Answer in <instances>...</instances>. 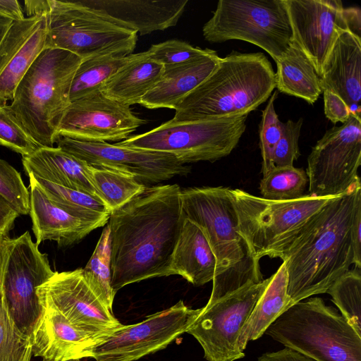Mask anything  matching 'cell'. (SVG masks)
Segmentation results:
<instances>
[{
    "instance_id": "obj_1",
    "label": "cell",
    "mask_w": 361,
    "mask_h": 361,
    "mask_svg": "<svg viewBox=\"0 0 361 361\" xmlns=\"http://www.w3.org/2000/svg\"><path fill=\"white\" fill-rule=\"evenodd\" d=\"M178 184L147 188L110 213L111 287L171 275L185 216Z\"/></svg>"
},
{
    "instance_id": "obj_2",
    "label": "cell",
    "mask_w": 361,
    "mask_h": 361,
    "mask_svg": "<svg viewBox=\"0 0 361 361\" xmlns=\"http://www.w3.org/2000/svg\"><path fill=\"white\" fill-rule=\"evenodd\" d=\"M361 204L360 178L336 196L293 243L285 259L291 306L325 293L354 263L353 224Z\"/></svg>"
},
{
    "instance_id": "obj_3",
    "label": "cell",
    "mask_w": 361,
    "mask_h": 361,
    "mask_svg": "<svg viewBox=\"0 0 361 361\" xmlns=\"http://www.w3.org/2000/svg\"><path fill=\"white\" fill-rule=\"evenodd\" d=\"M180 197L185 218L203 231L216 257V268L207 302L264 280L259 261L254 257L239 232L231 188H189L181 190Z\"/></svg>"
},
{
    "instance_id": "obj_4",
    "label": "cell",
    "mask_w": 361,
    "mask_h": 361,
    "mask_svg": "<svg viewBox=\"0 0 361 361\" xmlns=\"http://www.w3.org/2000/svg\"><path fill=\"white\" fill-rule=\"evenodd\" d=\"M276 87L272 65L263 53L233 51L176 106L175 123L240 117L266 102Z\"/></svg>"
},
{
    "instance_id": "obj_5",
    "label": "cell",
    "mask_w": 361,
    "mask_h": 361,
    "mask_svg": "<svg viewBox=\"0 0 361 361\" xmlns=\"http://www.w3.org/2000/svg\"><path fill=\"white\" fill-rule=\"evenodd\" d=\"M81 61L68 51L46 48L16 88L9 107L39 147H54L59 139L58 127Z\"/></svg>"
},
{
    "instance_id": "obj_6",
    "label": "cell",
    "mask_w": 361,
    "mask_h": 361,
    "mask_svg": "<svg viewBox=\"0 0 361 361\" xmlns=\"http://www.w3.org/2000/svg\"><path fill=\"white\" fill-rule=\"evenodd\" d=\"M238 230L254 257L285 259L293 243L319 212L336 196L309 194L289 200H272L240 189H231Z\"/></svg>"
},
{
    "instance_id": "obj_7",
    "label": "cell",
    "mask_w": 361,
    "mask_h": 361,
    "mask_svg": "<svg viewBox=\"0 0 361 361\" xmlns=\"http://www.w3.org/2000/svg\"><path fill=\"white\" fill-rule=\"evenodd\" d=\"M265 334L315 361H361V335L319 298L293 304Z\"/></svg>"
},
{
    "instance_id": "obj_8",
    "label": "cell",
    "mask_w": 361,
    "mask_h": 361,
    "mask_svg": "<svg viewBox=\"0 0 361 361\" xmlns=\"http://www.w3.org/2000/svg\"><path fill=\"white\" fill-rule=\"evenodd\" d=\"M46 48L68 51L82 61L102 56H128L137 32L104 11L79 1L49 0Z\"/></svg>"
},
{
    "instance_id": "obj_9",
    "label": "cell",
    "mask_w": 361,
    "mask_h": 361,
    "mask_svg": "<svg viewBox=\"0 0 361 361\" xmlns=\"http://www.w3.org/2000/svg\"><path fill=\"white\" fill-rule=\"evenodd\" d=\"M202 33L212 43L231 39L250 42L267 51L274 61L286 52L293 40L284 0H220Z\"/></svg>"
},
{
    "instance_id": "obj_10",
    "label": "cell",
    "mask_w": 361,
    "mask_h": 361,
    "mask_svg": "<svg viewBox=\"0 0 361 361\" xmlns=\"http://www.w3.org/2000/svg\"><path fill=\"white\" fill-rule=\"evenodd\" d=\"M247 115L175 123L170 121L116 144L171 154L183 164L214 161L228 156L246 128Z\"/></svg>"
},
{
    "instance_id": "obj_11",
    "label": "cell",
    "mask_w": 361,
    "mask_h": 361,
    "mask_svg": "<svg viewBox=\"0 0 361 361\" xmlns=\"http://www.w3.org/2000/svg\"><path fill=\"white\" fill-rule=\"evenodd\" d=\"M54 272L47 254L41 252L28 231L15 238L5 237L1 270L4 296L13 321L25 335L31 337L41 314L37 288Z\"/></svg>"
},
{
    "instance_id": "obj_12",
    "label": "cell",
    "mask_w": 361,
    "mask_h": 361,
    "mask_svg": "<svg viewBox=\"0 0 361 361\" xmlns=\"http://www.w3.org/2000/svg\"><path fill=\"white\" fill-rule=\"evenodd\" d=\"M269 280L247 284L198 309L185 333L199 342L207 361H235L245 356L238 348V338Z\"/></svg>"
},
{
    "instance_id": "obj_13",
    "label": "cell",
    "mask_w": 361,
    "mask_h": 361,
    "mask_svg": "<svg viewBox=\"0 0 361 361\" xmlns=\"http://www.w3.org/2000/svg\"><path fill=\"white\" fill-rule=\"evenodd\" d=\"M361 119L351 116L340 126L326 131L307 158L309 195H340L360 179Z\"/></svg>"
},
{
    "instance_id": "obj_14",
    "label": "cell",
    "mask_w": 361,
    "mask_h": 361,
    "mask_svg": "<svg viewBox=\"0 0 361 361\" xmlns=\"http://www.w3.org/2000/svg\"><path fill=\"white\" fill-rule=\"evenodd\" d=\"M198 313L183 300L151 314L144 321L122 325L101 343L91 348L89 357L96 361H135L165 348L185 333Z\"/></svg>"
},
{
    "instance_id": "obj_15",
    "label": "cell",
    "mask_w": 361,
    "mask_h": 361,
    "mask_svg": "<svg viewBox=\"0 0 361 361\" xmlns=\"http://www.w3.org/2000/svg\"><path fill=\"white\" fill-rule=\"evenodd\" d=\"M56 144L89 165L129 173L142 183L167 180L176 176H186L191 171L175 156L165 152L66 137H60Z\"/></svg>"
},
{
    "instance_id": "obj_16",
    "label": "cell",
    "mask_w": 361,
    "mask_h": 361,
    "mask_svg": "<svg viewBox=\"0 0 361 361\" xmlns=\"http://www.w3.org/2000/svg\"><path fill=\"white\" fill-rule=\"evenodd\" d=\"M146 123L129 106L111 100L97 90L69 103L57 134L59 138L82 141H122Z\"/></svg>"
},
{
    "instance_id": "obj_17",
    "label": "cell",
    "mask_w": 361,
    "mask_h": 361,
    "mask_svg": "<svg viewBox=\"0 0 361 361\" xmlns=\"http://www.w3.org/2000/svg\"><path fill=\"white\" fill-rule=\"evenodd\" d=\"M36 292L41 307L58 310L86 331L110 335L123 325L91 290L82 269L55 271Z\"/></svg>"
},
{
    "instance_id": "obj_18",
    "label": "cell",
    "mask_w": 361,
    "mask_h": 361,
    "mask_svg": "<svg viewBox=\"0 0 361 361\" xmlns=\"http://www.w3.org/2000/svg\"><path fill=\"white\" fill-rule=\"evenodd\" d=\"M293 41L310 61L320 77L337 37L348 30L340 0H284Z\"/></svg>"
},
{
    "instance_id": "obj_19",
    "label": "cell",
    "mask_w": 361,
    "mask_h": 361,
    "mask_svg": "<svg viewBox=\"0 0 361 361\" xmlns=\"http://www.w3.org/2000/svg\"><path fill=\"white\" fill-rule=\"evenodd\" d=\"M47 19L35 15L13 20L0 43V104L12 100L18 83L46 49Z\"/></svg>"
},
{
    "instance_id": "obj_20",
    "label": "cell",
    "mask_w": 361,
    "mask_h": 361,
    "mask_svg": "<svg viewBox=\"0 0 361 361\" xmlns=\"http://www.w3.org/2000/svg\"><path fill=\"white\" fill-rule=\"evenodd\" d=\"M41 307L31 336L35 357L53 361L89 357L90 349L109 336L82 329L71 323L58 310Z\"/></svg>"
},
{
    "instance_id": "obj_21",
    "label": "cell",
    "mask_w": 361,
    "mask_h": 361,
    "mask_svg": "<svg viewBox=\"0 0 361 361\" xmlns=\"http://www.w3.org/2000/svg\"><path fill=\"white\" fill-rule=\"evenodd\" d=\"M323 91L338 96L350 114L361 118V37L348 30L337 37L320 76Z\"/></svg>"
},
{
    "instance_id": "obj_22",
    "label": "cell",
    "mask_w": 361,
    "mask_h": 361,
    "mask_svg": "<svg viewBox=\"0 0 361 361\" xmlns=\"http://www.w3.org/2000/svg\"><path fill=\"white\" fill-rule=\"evenodd\" d=\"M123 23L141 35L175 26L188 0H80Z\"/></svg>"
},
{
    "instance_id": "obj_23",
    "label": "cell",
    "mask_w": 361,
    "mask_h": 361,
    "mask_svg": "<svg viewBox=\"0 0 361 361\" xmlns=\"http://www.w3.org/2000/svg\"><path fill=\"white\" fill-rule=\"evenodd\" d=\"M30 179V215L36 243L50 240L60 247L80 242L95 226L75 217L53 204L31 174Z\"/></svg>"
},
{
    "instance_id": "obj_24",
    "label": "cell",
    "mask_w": 361,
    "mask_h": 361,
    "mask_svg": "<svg viewBox=\"0 0 361 361\" xmlns=\"http://www.w3.org/2000/svg\"><path fill=\"white\" fill-rule=\"evenodd\" d=\"M220 59L213 50L192 61L164 67L161 78L141 99L140 104L149 109H175L187 94L213 72Z\"/></svg>"
},
{
    "instance_id": "obj_25",
    "label": "cell",
    "mask_w": 361,
    "mask_h": 361,
    "mask_svg": "<svg viewBox=\"0 0 361 361\" xmlns=\"http://www.w3.org/2000/svg\"><path fill=\"white\" fill-rule=\"evenodd\" d=\"M22 162L27 175L31 173L100 200L87 178V164L59 147H39L30 154L23 156Z\"/></svg>"
},
{
    "instance_id": "obj_26",
    "label": "cell",
    "mask_w": 361,
    "mask_h": 361,
    "mask_svg": "<svg viewBox=\"0 0 361 361\" xmlns=\"http://www.w3.org/2000/svg\"><path fill=\"white\" fill-rule=\"evenodd\" d=\"M216 268V257L203 231L185 218L172 255L171 275L200 286L213 281Z\"/></svg>"
},
{
    "instance_id": "obj_27",
    "label": "cell",
    "mask_w": 361,
    "mask_h": 361,
    "mask_svg": "<svg viewBox=\"0 0 361 361\" xmlns=\"http://www.w3.org/2000/svg\"><path fill=\"white\" fill-rule=\"evenodd\" d=\"M164 66L151 59L146 51L132 54L131 59L106 80L99 90L120 104H140L159 82Z\"/></svg>"
},
{
    "instance_id": "obj_28",
    "label": "cell",
    "mask_w": 361,
    "mask_h": 361,
    "mask_svg": "<svg viewBox=\"0 0 361 361\" xmlns=\"http://www.w3.org/2000/svg\"><path fill=\"white\" fill-rule=\"evenodd\" d=\"M287 286L286 264L283 262L270 276L269 283L241 329L238 341L240 351L244 352L248 341L260 338L279 315L291 306Z\"/></svg>"
},
{
    "instance_id": "obj_29",
    "label": "cell",
    "mask_w": 361,
    "mask_h": 361,
    "mask_svg": "<svg viewBox=\"0 0 361 361\" xmlns=\"http://www.w3.org/2000/svg\"><path fill=\"white\" fill-rule=\"evenodd\" d=\"M276 87L284 94L314 104L322 92L320 77L313 65L292 40L286 52L276 61Z\"/></svg>"
},
{
    "instance_id": "obj_30",
    "label": "cell",
    "mask_w": 361,
    "mask_h": 361,
    "mask_svg": "<svg viewBox=\"0 0 361 361\" xmlns=\"http://www.w3.org/2000/svg\"><path fill=\"white\" fill-rule=\"evenodd\" d=\"M31 175L48 199L66 212L97 228L107 224L110 212L100 200L87 194Z\"/></svg>"
},
{
    "instance_id": "obj_31",
    "label": "cell",
    "mask_w": 361,
    "mask_h": 361,
    "mask_svg": "<svg viewBox=\"0 0 361 361\" xmlns=\"http://www.w3.org/2000/svg\"><path fill=\"white\" fill-rule=\"evenodd\" d=\"M87 176L110 213L142 193L147 186L133 176L118 170L86 166Z\"/></svg>"
},
{
    "instance_id": "obj_32",
    "label": "cell",
    "mask_w": 361,
    "mask_h": 361,
    "mask_svg": "<svg viewBox=\"0 0 361 361\" xmlns=\"http://www.w3.org/2000/svg\"><path fill=\"white\" fill-rule=\"evenodd\" d=\"M131 56L132 54L128 56L108 55L82 61L72 80L70 102L99 90Z\"/></svg>"
},
{
    "instance_id": "obj_33",
    "label": "cell",
    "mask_w": 361,
    "mask_h": 361,
    "mask_svg": "<svg viewBox=\"0 0 361 361\" xmlns=\"http://www.w3.org/2000/svg\"><path fill=\"white\" fill-rule=\"evenodd\" d=\"M87 283L97 296L110 309L116 292L111 287V242L109 228L106 225L95 249L82 269Z\"/></svg>"
},
{
    "instance_id": "obj_34",
    "label": "cell",
    "mask_w": 361,
    "mask_h": 361,
    "mask_svg": "<svg viewBox=\"0 0 361 361\" xmlns=\"http://www.w3.org/2000/svg\"><path fill=\"white\" fill-rule=\"evenodd\" d=\"M0 268V361H30L32 355L31 337L18 328L5 299Z\"/></svg>"
},
{
    "instance_id": "obj_35",
    "label": "cell",
    "mask_w": 361,
    "mask_h": 361,
    "mask_svg": "<svg viewBox=\"0 0 361 361\" xmlns=\"http://www.w3.org/2000/svg\"><path fill=\"white\" fill-rule=\"evenodd\" d=\"M341 315L361 335V274L354 267L340 276L327 290Z\"/></svg>"
},
{
    "instance_id": "obj_36",
    "label": "cell",
    "mask_w": 361,
    "mask_h": 361,
    "mask_svg": "<svg viewBox=\"0 0 361 361\" xmlns=\"http://www.w3.org/2000/svg\"><path fill=\"white\" fill-rule=\"evenodd\" d=\"M308 178L302 169L294 166L272 169L263 176L259 183L262 198L289 200L303 195Z\"/></svg>"
},
{
    "instance_id": "obj_37",
    "label": "cell",
    "mask_w": 361,
    "mask_h": 361,
    "mask_svg": "<svg viewBox=\"0 0 361 361\" xmlns=\"http://www.w3.org/2000/svg\"><path fill=\"white\" fill-rule=\"evenodd\" d=\"M278 92L275 91L262 111L259 126V147L262 157L263 176L274 169L272 158L276 146L283 133L284 123L279 118L274 109V101Z\"/></svg>"
},
{
    "instance_id": "obj_38",
    "label": "cell",
    "mask_w": 361,
    "mask_h": 361,
    "mask_svg": "<svg viewBox=\"0 0 361 361\" xmlns=\"http://www.w3.org/2000/svg\"><path fill=\"white\" fill-rule=\"evenodd\" d=\"M0 145L27 156L39 145L32 140L9 106L0 104Z\"/></svg>"
},
{
    "instance_id": "obj_39",
    "label": "cell",
    "mask_w": 361,
    "mask_h": 361,
    "mask_svg": "<svg viewBox=\"0 0 361 361\" xmlns=\"http://www.w3.org/2000/svg\"><path fill=\"white\" fill-rule=\"evenodd\" d=\"M212 51L192 47L183 41L169 39L152 44L146 52L153 61L169 67L192 61Z\"/></svg>"
},
{
    "instance_id": "obj_40",
    "label": "cell",
    "mask_w": 361,
    "mask_h": 361,
    "mask_svg": "<svg viewBox=\"0 0 361 361\" xmlns=\"http://www.w3.org/2000/svg\"><path fill=\"white\" fill-rule=\"evenodd\" d=\"M0 195L19 213H30V192L20 173L7 161L0 159Z\"/></svg>"
},
{
    "instance_id": "obj_41",
    "label": "cell",
    "mask_w": 361,
    "mask_h": 361,
    "mask_svg": "<svg viewBox=\"0 0 361 361\" xmlns=\"http://www.w3.org/2000/svg\"><path fill=\"white\" fill-rule=\"evenodd\" d=\"M303 119L297 121L288 120L284 123L283 130L274 152V167L293 166V163L300 155L298 141Z\"/></svg>"
},
{
    "instance_id": "obj_42",
    "label": "cell",
    "mask_w": 361,
    "mask_h": 361,
    "mask_svg": "<svg viewBox=\"0 0 361 361\" xmlns=\"http://www.w3.org/2000/svg\"><path fill=\"white\" fill-rule=\"evenodd\" d=\"M324 109L326 117L332 123H342L352 116L345 103L336 94L329 91H323Z\"/></svg>"
},
{
    "instance_id": "obj_43",
    "label": "cell",
    "mask_w": 361,
    "mask_h": 361,
    "mask_svg": "<svg viewBox=\"0 0 361 361\" xmlns=\"http://www.w3.org/2000/svg\"><path fill=\"white\" fill-rule=\"evenodd\" d=\"M19 215L17 210L0 195V233L8 235Z\"/></svg>"
},
{
    "instance_id": "obj_44",
    "label": "cell",
    "mask_w": 361,
    "mask_h": 361,
    "mask_svg": "<svg viewBox=\"0 0 361 361\" xmlns=\"http://www.w3.org/2000/svg\"><path fill=\"white\" fill-rule=\"evenodd\" d=\"M257 361H315L295 350L285 348L279 351L267 353L258 357Z\"/></svg>"
},
{
    "instance_id": "obj_45",
    "label": "cell",
    "mask_w": 361,
    "mask_h": 361,
    "mask_svg": "<svg viewBox=\"0 0 361 361\" xmlns=\"http://www.w3.org/2000/svg\"><path fill=\"white\" fill-rule=\"evenodd\" d=\"M352 237L355 268L361 267V204L357 208L352 228Z\"/></svg>"
},
{
    "instance_id": "obj_46",
    "label": "cell",
    "mask_w": 361,
    "mask_h": 361,
    "mask_svg": "<svg viewBox=\"0 0 361 361\" xmlns=\"http://www.w3.org/2000/svg\"><path fill=\"white\" fill-rule=\"evenodd\" d=\"M0 13L13 20L25 18L23 8L16 0H0Z\"/></svg>"
},
{
    "instance_id": "obj_47",
    "label": "cell",
    "mask_w": 361,
    "mask_h": 361,
    "mask_svg": "<svg viewBox=\"0 0 361 361\" xmlns=\"http://www.w3.org/2000/svg\"><path fill=\"white\" fill-rule=\"evenodd\" d=\"M345 18L348 30L355 35L360 37L361 14L358 7L345 8Z\"/></svg>"
},
{
    "instance_id": "obj_48",
    "label": "cell",
    "mask_w": 361,
    "mask_h": 361,
    "mask_svg": "<svg viewBox=\"0 0 361 361\" xmlns=\"http://www.w3.org/2000/svg\"><path fill=\"white\" fill-rule=\"evenodd\" d=\"M49 7V0L25 1V11L28 16H44Z\"/></svg>"
},
{
    "instance_id": "obj_49",
    "label": "cell",
    "mask_w": 361,
    "mask_h": 361,
    "mask_svg": "<svg viewBox=\"0 0 361 361\" xmlns=\"http://www.w3.org/2000/svg\"><path fill=\"white\" fill-rule=\"evenodd\" d=\"M13 22V19L0 13V43Z\"/></svg>"
},
{
    "instance_id": "obj_50",
    "label": "cell",
    "mask_w": 361,
    "mask_h": 361,
    "mask_svg": "<svg viewBox=\"0 0 361 361\" xmlns=\"http://www.w3.org/2000/svg\"><path fill=\"white\" fill-rule=\"evenodd\" d=\"M6 236V235H4L0 233V268H1V262H2V259H3V257H4V240Z\"/></svg>"
},
{
    "instance_id": "obj_51",
    "label": "cell",
    "mask_w": 361,
    "mask_h": 361,
    "mask_svg": "<svg viewBox=\"0 0 361 361\" xmlns=\"http://www.w3.org/2000/svg\"><path fill=\"white\" fill-rule=\"evenodd\" d=\"M42 361H53V360H44L42 359ZM64 361H80L79 359H72V360H64Z\"/></svg>"
}]
</instances>
